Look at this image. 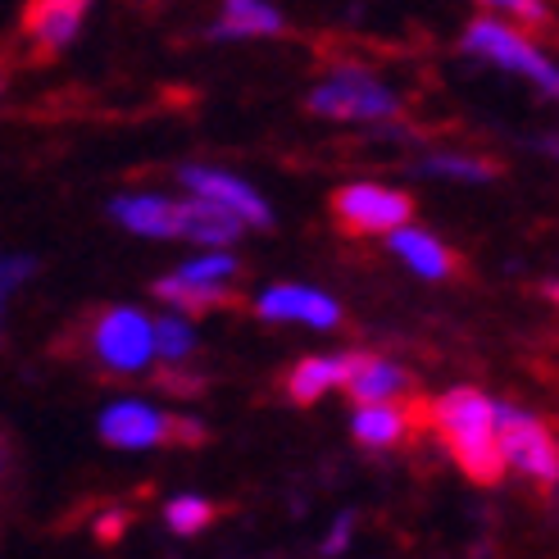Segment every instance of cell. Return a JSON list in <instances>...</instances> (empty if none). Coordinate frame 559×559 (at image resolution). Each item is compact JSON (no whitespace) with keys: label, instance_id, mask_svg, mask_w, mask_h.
<instances>
[{"label":"cell","instance_id":"obj_24","mask_svg":"<svg viewBox=\"0 0 559 559\" xmlns=\"http://www.w3.org/2000/svg\"><path fill=\"white\" fill-rule=\"evenodd\" d=\"M27 269H33V260H23V255H19V260H14V255L5 260V292H10L14 283H23V277H27Z\"/></svg>","mask_w":559,"mask_h":559},{"label":"cell","instance_id":"obj_27","mask_svg":"<svg viewBox=\"0 0 559 559\" xmlns=\"http://www.w3.org/2000/svg\"><path fill=\"white\" fill-rule=\"evenodd\" d=\"M546 296H550V300L559 305V283H546Z\"/></svg>","mask_w":559,"mask_h":559},{"label":"cell","instance_id":"obj_10","mask_svg":"<svg viewBox=\"0 0 559 559\" xmlns=\"http://www.w3.org/2000/svg\"><path fill=\"white\" fill-rule=\"evenodd\" d=\"M109 218L136 237H178V201L155 191H128L109 201Z\"/></svg>","mask_w":559,"mask_h":559},{"label":"cell","instance_id":"obj_11","mask_svg":"<svg viewBox=\"0 0 559 559\" xmlns=\"http://www.w3.org/2000/svg\"><path fill=\"white\" fill-rule=\"evenodd\" d=\"M82 14L87 5H78V0H41V5H27L23 14V33L33 37L41 50H64L78 41L82 33Z\"/></svg>","mask_w":559,"mask_h":559},{"label":"cell","instance_id":"obj_4","mask_svg":"<svg viewBox=\"0 0 559 559\" xmlns=\"http://www.w3.org/2000/svg\"><path fill=\"white\" fill-rule=\"evenodd\" d=\"M92 350L109 373H142L159 355L155 319L132 310V305H115L92 323Z\"/></svg>","mask_w":559,"mask_h":559},{"label":"cell","instance_id":"obj_20","mask_svg":"<svg viewBox=\"0 0 559 559\" xmlns=\"http://www.w3.org/2000/svg\"><path fill=\"white\" fill-rule=\"evenodd\" d=\"M233 273H237V260L228 255V250H205V255L178 264V277L182 283H195V287H223Z\"/></svg>","mask_w":559,"mask_h":559},{"label":"cell","instance_id":"obj_23","mask_svg":"<svg viewBox=\"0 0 559 559\" xmlns=\"http://www.w3.org/2000/svg\"><path fill=\"white\" fill-rule=\"evenodd\" d=\"M346 542H350V519H337V527H332L328 542H323V555H337V550H346Z\"/></svg>","mask_w":559,"mask_h":559},{"label":"cell","instance_id":"obj_2","mask_svg":"<svg viewBox=\"0 0 559 559\" xmlns=\"http://www.w3.org/2000/svg\"><path fill=\"white\" fill-rule=\"evenodd\" d=\"M310 115L337 123H386L401 115V96L359 64H337L310 92Z\"/></svg>","mask_w":559,"mask_h":559},{"label":"cell","instance_id":"obj_14","mask_svg":"<svg viewBox=\"0 0 559 559\" xmlns=\"http://www.w3.org/2000/svg\"><path fill=\"white\" fill-rule=\"evenodd\" d=\"M283 33V10L264 5V0H228L218 14V23L210 27L214 41H241V37H273Z\"/></svg>","mask_w":559,"mask_h":559},{"label":"cell","instance_id":"obj_18","mask_svg":"<svg viewBox=\"0 0 559 559\" xmlns=\"http://www.w3.org/2000/svg\"><path fill=\"white\" fill-rule=\"evenodd\" d=\"M155 296L174 310H187V314H201V310H218L228 305V287H195V283H182V277H159L155 283Z\"/></svg>","mask_w":559,"mask_h":559},{"label":"cell","instance_id":"obj_16","mask_svg":"<svg viewBox=\"0 0 559 559\" xmlns=\"http://www.w3.org/2000/svg\"><path fill=\"white\" fill-rule=\"evenodd\" d=\"M346 378H350V355H310L292 369L287 391L296 405H314L332 386H346Z\"/></svg>","mask_w":559,"mask_h":559},{"label":"cell","instance_id":"obj_22","mask_svg":"<svg viewBox=\"0 0 559 559\" xmlns=\"http://www.w3.org/2000/svg\"><path fill=\"white\" fill-rule=\"evenodd\" d=\"M155 342H159V359L178 365V359H187L195 350V328L182 314H159L155 319Z\"/></svg>","mask_w":559,"mask_h":559},{"label":"cell","instance_id":"obj_8","mask_svg":"<svg viewBox=\"0 0 559 559\" xmlns=\"http://www.w3.org/2000/svg\"><path fill=\"white\" fill-rule=\"evenodd\" d=\"M182 187L195 195V201H210V205H218V210H228V214H237L246 228H269V205H264V195L250 187V182H241V178H233V174H223V169H205V164H191V169H182Z\"/></svg>","mask_w":559,"mask_h":559},{"label":"cell","instance_id":"obj_6","mask_svg":"<svg viewBox=\"0 0 559 559\" xmlns=\"http://www.w3.org/2000/svg\"><path fill=\"white\" fill-rule=\"evenodd\" d=\"M500 451H506V468H519L523 478L559 483V441L527 409L500 405Z\"/></svg>","mask_w":559,"mask_h":559},{"label":"cell","instance_id":"obj_21","mask_svg":"<svg viewBox=\"0 0 559 559\" xmlns=\"http://www.w3.org/2000/svg\"><path fill=\"white\" fill-rule=\"evenodd\" d=\"M210 519H214V506L205 496H174L169 506H164V523H169L178 537L201 533V527H210Z\"/></svg>","mask_w":559,"mask_h":559},{"label":"cell","instance_id":"obj_26","mask_svg":"<svg viewBox=\"0 0 559 559\" xmlns=\"http://www.w3.org/2000/svg\"><path fill=\"white\" fill-rule=\"evenodd\" d=\"M119 523H123L119 514H105V519H100V537H105V542H115V537H119Z\"/></svg>","mask_w":559,"mask_h":559},{"label":"cell","instance_id":"obj_25","mask_svg":"<svg viewBox=\"0 0 559 559\" xmlns=\"http://www.w3.org/2000/svg\"><path fill=\"white\" fill-rule=\"evenodd\" d=\"M500 10H506V14H519L523 23H542V19H546L542 5H523V0H519V5H500Z\"/></svg>","mask_w":559,"mask_h":559},{"label":"cell","instance_id":"obj_12","mask_svg":"<svg viewBox=\"0 0 559 559\" xmlns=\"http://www.w3.org/2000/svg\"><path fill=\"white\" fill-rule=\"evenodd\" d=\"M405 382H409L405 369L391 365V359H382V355H350L346 391L355 396V405H396Z\"/></svg>","mask_w":559,"mask_h":559},{"label":"cell","instance_id":"obj_1","mask_svg":"<svg viewBox=\"0 0 559 559\" xmlns=\"http://www.w3.org/2000/svg\"><path fill=\"white\" fill-rule=\"evenodd\" d=\"M432 424L455 464L478 483H500L506 451H500V405L473 386H455L432 401Z\"/></svg>","mask_w":559,"mask_h":559},{"label":"cell","instance_id":"obj_15","mask_svg":"<svg viewBox=\"0 0 559 559\" xmlns=\"http://www.w3.org/2000/svg\"><path fill=\"white\" fill-rule=\"evenodd\" d=\"M386 246H391V255H396L405 269H414L418 277H451V269H455V260H451V250H445L432 233H424V228H401L396 237H386Z\"/></svg>","mask_w":559,"mask_h":559},{"label":"cell","instance_id":"obj_3","mask_svg":"<svg viewBox=\"0 0 559 559\" xmlns=\"http://www.w3.org/2000/svg\"><path fill=\"white\" fill-rule=\"evenodd\" d=\"M460 46H464L468 55H478V60L496 64V69H510V73L527 78L533 87H542L546 96L559 100V64H550L546 50H542L537 41H527L519 27H510L506 19H491V14L473 19V23L464 27Z\"/></svg>","mask_w":559,"mask_h":559},{"label":"cell","instance_id":"obj_19","mask_svg":"<svg viewBox=\"0 0 559 559\" xmlns=\"http://www.w3.org/2000/svg\"><path fill=\"white\" fill-rule=\"evenodd\" d=\"M424 178H445V182H487L496 178V164L478 159V155H428L418 164Z\"/></svg>","mask_w":559,"mask_h":559},{"label":"cell","instance_id":"obj_17","mask_svg":"<svg viewBox=\"0 0 559 559\" xmlns=\"http://www.w3.org/2000/svg\"><path fill=\"white\" fill-rule=\"evenodd\" d=\"M409 428V418L401 405H355L350 414V437L359 445H369V451H386V445H396Z\"/></svg>","mask_w":559,"mask_h":559},{"label":"cell","instance_id":"obj_9","mask_svg":"<svg viewBox=\"0 0 559 559\" xmlns=\"http://www.w3.org/2000/svg\"><path fill=\"white\" fill-rule=\"evenodd\" d=\"M260 319L269 323H305V328H337L342 323V305L332 300L328 292L319 287H296V283H277V287H264L260 300H255Z\"/></svg>","mask_w":559,"mask_h":559},{"label":"cell","instance_id":"obj_7","mask_svg":"<svg viewBox=\"0 0 559 559\" xmlns=\"http://www.w3.org/2000/svg\"><path fill=\"white\" fill-rule=\"evenodd\" d=\"M96 428H100V441L115 445V451H155V445H164V441H178V424L146 401L105 405Z\"/></svg>","mask_w":559,"mask_h":559},{"label":"cell","instance_id":"obj_5","mask_svg":"<svg viewBox=\"0 0 559 559\" xmlns=\"http://www.w3.org/2000/svg\"><path fill=\"white\" fill-rule=\"evenodd\" d=\"M332 214L359 237H373V233L396 237L401 228H409L414 201L401 187H386V182H350L332 195Z\"/></svg>","mask_w":559,"mask_h":559},{"label":"cell","instance_id":"obj_13","mask_svg":"<svg viewBox=\"0 0 559 559\" xmlns=\"http://www.w3.org/2000/svg\"><path fill=\"white\" fill-rule=\"evenodd\" d=\"M241 228H246V223H241L237 214L218 210V205H210V201H195V195H182V201H178V237H187V241H195V246L218 250V246L237 241Z\"/></svg>","mask_w":559,"mask_h":559}]
</instances>
